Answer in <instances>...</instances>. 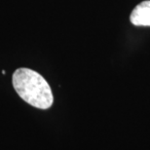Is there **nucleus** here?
<instances>
[{
    "instance_id": "obj_1",
    "label": "nucleus",
    "mask_w": 150,
    "mask_h": 150,
    "mask_svg": "<svg viewBox=\"0 0 150 150\" xmlns=\"http://www.w3.org/2000/svg\"><path fill=\"white\" fill-rule=\"evenodd\" d=\"M13 86L25 103L39 109L52 106L54 98L49 84L43 76L29 68H19L13 74Z\"/></svg>"
},
{
    "instance_id": "obj_2",
    "label": "nucleus",
    "mask_w": 150,
    "mask_h": 150,
    "mask_svg": "<svg viewBox=\"0 0 150 150\" xmlns=\"http://www.w3.org/2000/svg\"><path fill=\"white\" fill-rule=\"evenodd\" d=\"M131 23L137 26H150V0L139 3L130 16Z\"/></svg>"
}]
</instances>
